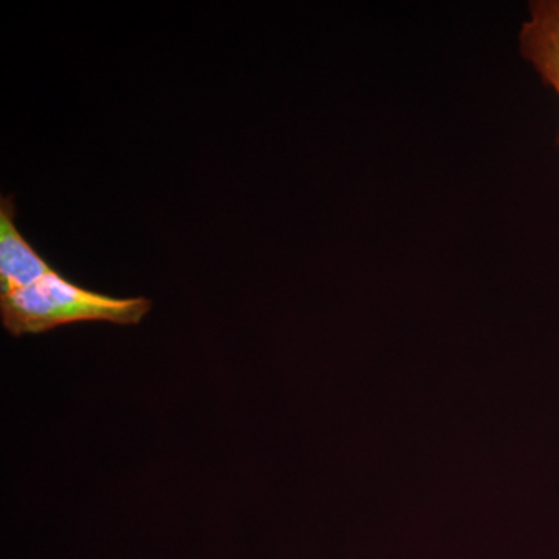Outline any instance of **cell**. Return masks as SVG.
<instances>
[{
	"label": "cell",
	"instance_id": "1",
	"mask_svg": "<svg viewBox=\"0 0 559 559\" xmlns=\"http://www.w3.org/2000/svg\"><path fill=\"white\" fill-rule=\"evenodd\" d=\"M153 308L146 297H112L84 289L53 271L10 294H0V316L13 336L40 334L79 322L138 325Z\"/></svg>",
	"mask_w": 559,
	"mask_h": 559
},
{
	"label": "cell",
	"instance_id": "3",
	"mask_svg": "<svg viewBox=\"0 0 559 559\" xmlns=\"http://www.w3.org/2000/svg\"><path fill=\"white\" fill-rule=\"evenodd\" d=\"M528 11L520 33L521 55L559 98V0H533Z\"/></svg>",
	"mask_w": 559,
	"mask_h": 559
},
{
	"label": "cell",
	"instance_id": "2",
	"mask_svg": "<svg viewBox=\"0 0 559 559\" xmlns=\"http://www.w3.org/2000/svg\"><path fill=\"white\" fill-rule=\"evenodd\" d=\"M14 216L13 197L0 198V294L27 288L57 271L25 240Z\"/></svg>",
	"mask_w": 559,
	"mask_h": 559
}]
</instances>
